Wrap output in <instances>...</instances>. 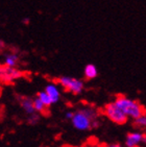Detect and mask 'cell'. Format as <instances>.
Returning a JSON list of instances; mask_svg holds the SVG:
<instances>
[{"label": "cell", "mask_w": 146, "mask_h": 147, "mask_svg": "<svg viewBox=\"0 0 146 147\" xmlns=\"http://www.w3.org/2000/svg\"><path fill=\"white\" fill-rule=\"evenodd\" d=\"M97 120H99L98 111L94 107H84L74 112L71 123L75 129L86 131L93 128V123Z\"/></svg>", "instance_id": "cell-1"}, {"label": "cell", "mask_w": 146, "mask_h": 147, "mask_svg": "<svg viewBox=\"0 0 146 147\" xmlns=\"http://www.w3.org/2000/svg\"><path fill=\"white\" fill-rule=\"evenodd\" d=\"M114 101L130 120H135L145 112L143 105L140 102L125 95H118Z\"/></svg>", "instance_id": "cell-2"}, {"label": "cell", "mask_w": 146, "mask_h": 147, "mask_svg": "<svg viewBox=\"0 0 146 147\" xmlns=\"http://www.w3.org/2000/svg\"><path fill=\"white\" fill-rule=\"evenodd\" d=\"M103 114L110 121L114 122L115 124L118 125L125 124L128 120L127 116L120 110V108L116 105L115 101H111L104 105Z\"/></svg>", "instance_id": "cell-3"}, {"label": "cell", "mask_w": 146, "mask_h": 147, "mask_svg": "<svg viewBox=\"0 0 146 147\" xmlns=\"http://www.w3.org/2000/svg\"><path fill=\"white\" fill-rule=\"evenodd\" d=\"M59 86H62L66 91L72 94H80L84 91V84L82 79L70 76H61L57 80Z\"/></svg>", "instance_id": "cell-4"}, {"label": "cell", "mask_w": 146, "mask_h": 147, "mask_svg": "<svg viewBox=\"0 0 146 147\" xmlns=\"http://www.w3.org/2000/svg\"><path fill=\"white\" fill-rule=\"evenodd\" d=\"M23 74L24 73L22 71L13 67H9L6 65L0 66V80L4 84H9L16 79H19L23 76Z\"/></svg>", "instance_id": "cell-5"}, {"label": "cell", "mask_w": 146, "mask_h": 147, "mask_svg": "<svg viewBox=\"0 0 146 147\" xmlns=\"http://www.w3.org/2000/svg\"><path fill=\"white\" fill-rule=\"evenodd\" d=\"M144 144L146 145V134L142 130L129 131L125 137V147H140Z\"/></svg>", "instance_id": "cell-6"}, {"label": "cell", "mask_w": 146, "mask_h": 147, "mask_svg": "<svg viewBox=\"0 0 146 147\" xmlns=\"http://www.w3.org/2000/svg\"><path fill=\"white\" fill-rule=\"evenodd\" d=\"M46 93L48 94V96L50 97V100L52 102V105L54 103H57L59 101V98H61V91H59V87L55 84H48L45 87V90H44Z\"/></svg>", "instance_id": "cell-7"}, {"label": "cell", "mask_w": 146, "mask_h": 147, "mask_svg": "<svg viewBox=\"0 0 146 147\" xmlns=\"http://www.w3.org/2000/svg\"><path fill=\"white\" fill-rule=\"evenodd\" d=\"M20 105H21V108L24 110L27 115H32V114L36 113V110H34V99L30 98V97H20L19 99Z\"/></svg>", "instance_id": "cell-8"}, {"label": "cell", "mask_w": 146, "mask_h": 147, "mask_svg": "<svg viewBox=\"0 0 146 147\" xmlns=\"http://www.w3.org/2000/svg\"><path fill=\"white\" fill-rule=\"evenodd\" d=\"M98 75V69L94 64H88L84 69V76L87 79H94Z\"/></svg>", "instance_id": "cell-9"}, {"label": "cell", "mask_w": 146, "mask_h": 147, "mask_svg": "<svg viewBox=\"0 0 146 147\" xmlns=\"http://www.w3.org/2000/svg\"><path fill=\"white\" fill-rule=\"evenodd\" d=\"M134 126L139 130H146V111L140 117L132 120Z\"/></svg>", "instance_id": "cell-10"}, {"label": "cell", "mask_w": 146, "mask_h": 147, "mask_svg": "<svg viewBox=\"0 0 146 147\" xmlns=\"http://www.w3.org/2000/svg\"><path fill=\"white\" fill-rule=\"evenodd\" d=\"M18 63V55L15 53H9L5 57V59H4V65L9 66V67H13L15 68L16 65Z\"/></svg>", "instance_id": "cell-11"}, {"label": "cell", "mask_w": 146, "mask_h": 147, "mask_svg": "<svg viewBox=\"0 0 146 147\" xmlns=\"http://www.w3.org/2000/svg\"><path fill=\"white\" fill-rule=\"evenodd\" d=\"M34 110H36V113H41V114L45 113V110L47 109L46 108V105L41 101V99L38 98V97L34 98Z\"/></svg>", "instance_id": "cell-12"}, {"label": "cell", "mask_w": 146, "mask_h": 147, "mask_svg": "<svg viewBox=\"0 0 146 147\" xmlns=\"http://www.w3.org/2000/svg\"><path fill=\"white\" fill-rule=\"evenodd\" d=\"M36 97L41 99V101L46 105V108H48V107H50V105H52V102H51V100H50V97L48 96V94L46 93L45 91H41V92H39L38 95H36Z\"/></svg>", "instance_id": "cell-13"}, {"label": "cell", "mask_w": 146, "mask_h": 147, "mask_svg": "<svg viewBox=\"0 0 146 147\" xmlns=\"http://www.w3.org/2000/svg\"><path fill=\"white\" fill-rule=\"evenodd\" d=\"M40 121V115L39 113H34L32 115H28V118H27V122L29 124H36L38 122Z\"/></svg>", "instance_id": "cell-14"}, {"label": "cell", "mask_w": 146, "mask_h": 147, "mask_svg": "<svg viewBox=\"0 0 146 147\" xmlns=\"http://www.w3.org/2000/svg\"><path fill=\"white\" fill-rule=\"evenodd\" d=\"M73 116H74V112H73V111H67L66 114H65V117H66V119H68V120H71V119L73 118Z\"/></svg>", "instance_id": "cell-15"}, {"label": "cell", "mask_w": 146, "mask_h": 147, "mask_svg": "<svg viewBox=\"0 0 146 147\" xmlns=\"http://www.w3.org/2000/svg\"><path fill=\"white\" fill-rule=\"evenodd\" d=\"M104 147H124V146H122V145L119 144V143H112V144L104 145Z\"/></svg>", "instance_id": "cell-16"}, {"label": "cell", "mask_w": 146, "mask_h": 147, "mask_svg": "<svg viewBox=\"0 0 146 147\" xmlns=\"http://www.w3.org/2000/svg\"><path fill=\"white\" fill-rule=\"evenodd\" d=\"M88 147H104V145L98 144V143H93V144H91L90 146H88Z\"/></svg>", "instance_id": "cell-17"}, {"label": "cell", "mask_w": 146, "mask_h": 147, "mask_svg": "<svg viewBox=\"0 0 146 147\" xmlns=\"http://www.w3.org/2000/svg\"><path fill=\"white\" fill-rule=\"evenodd\" d=\"M22 22L27 25V24H29V22H30V19H29V18H24V19L22 20Z\"/></svg>", "instance_id": "cell-18"}, {"label": "cell", "mask_w": 146, "mask_h": 147, "mask_svg": "<svg viewBox=\"0 0 146 147\" xmlns=\"http://www.w3.org/2000/svg\"><path fill=\"white\" fill-rule=\"evenodd\" d=\"M71 147H88V146H71Z\"/></svg>", "instance_id": "cell-19"}, {"label": "cell", "mask_w": 146, "mask_h": 147, "mask_svg": "<svg viewBox=\"0 0 146 147\" xmlns=\"http://www.w3.org/2000/svg\"><path fill=\"white\" fill-rule=\"evenodd\" d=\"M59 147H66V146H59Z\"/></svg>", "instance_id": "cell-20"}]
</instances>
